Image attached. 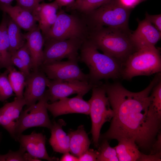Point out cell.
Here are the masks:
<instances>
[{"label": "cell", "mask_w": 161, "mask_h": 161, "mask_svg": "<svg viewBox=\"0 0 161 161\" xmlns=\"http://www.w3.org/2000/svg\"><path fill=\"white\" fill-rule=\"evenodd\" d=\"M94 85L76 80H49L47 86L48 89L47 90L49 100L52 103L75 94L83 96L92 89Z\"/></svg>", "instance_id": "obj_11"}, {"label": "cell", "mask_w": 161, "mask_h": 161, "mask_svg": "<svg viewBox=\"0 0 161 161\" xmlns=\"http://www.w3.org/2000/svg\"><path fill=\"white\" fill-rule=\"evenodd\" d=\"M48 101V96L46 90L43 96L37 103L21 111L16 122L15 140H16L25 130L30 128L42 127L51 129L52 123L49 118L46 106V103Z\"/></svg>", "instance_id": "obj_7"}, {"label": "cell", "mask_w": 161, "mask_h": 161, "mask_svg": "<svg viewBox=\"0 0 161 161\" xmlns=\"http://www.w3.org/2000/svg\"><path fill=\"white\" fill-rule=\"evenodd\" d=\"M44 0H16L17 5L30 12H32L36 6Z\"/></svg>", "instance_id": "obj_32"}, {"label": "cell", "mask_w": 161, "mask_h": 161, "mask_svg": "<svg viewBox=\"0 0 161 161\" xmlns=\"http://www.w3.org/2000/svg\"><path fill=\"white\" fill-rule=\"evenodd\" d=\"M159 79L156 75L145 88L136 92L129 91L119 82L104 83L114 114L109 129L101 138L131 139L142 151L151 153L160 133L161 117L151 106L150 94Z\"/></svg>", "instance_id": "obj_1"}, {"label": "cell", "mask_w": 161, "mask_h": 161, "mask_svg": "<svg viewBox=\"0 0 161 161\" xmlns=\"http://www.w3.org/2000/svg\"><path fill=\"white\" fill-rule=\"evenodd\" d=\"M62 119L54 121L51 129V136L49 143L53 150L57 152L64 153L69 151L70 137L63 131L62 127L66 125Z\"/></svg>", "instance_id": "obj_20"}, {"label": "cell", "mask_w": 161, "mask_h": 161, "mask_svg": "<svg viewBox=\"0 0 161 161\" xmlns=\"http://www.w3.org/2000/svg\"><path fill=\"white\" fill-rule=\"evenodd\" d=\"M8 77L13 92L18 98H23L24 89L25 86L26 77L21 71L13 66L8 69Z\"/></svg>", "instance_id": "obj_25"}, {"label": "cell", "mask_w": 161, "mask_h": 161, "mask_svg": "<svg viewBox=\"0 0 161 161\" xmlns=\"http://www.w3.org/2000/svg\"><path fill=\"white\" fill-rule=\"evenodd\" d=\"M145 19L150 22L160 32H161V14L151 15L146 13Z\"/></svg>", "instance_id": "obj_35"}, {"label": "cell", "mask_w": 161, "mask_h": 161, "mask_svg": "<svg viewBox=\"0 0 161 161\" xmlns=\"http://www.w3.org/2000/svg\"><path fill=\"white\" fill-rule=\"evenodd\" d=\"M117 1L124 7L131 10L140 3L138 0H117Z\"/></svg>", "instance_id": "obj_36"}, {"label": "cell", "mask_w": 161, "mask_h": 161, "mask_svg": "<svg viewBox=\"0 0 161 161\" xmlns=\"http://www.w3.org/2000/svg\"><path fill=\"white\" fill-rule=\"evenodd\" d=\"M92 89V96L88 101L92 124L91 133L94 144L97 147L101 127L105 122L111 120L114 113L110 107L103 83L100 82L94 85Z\"/></svg>", "instance_id": "obj_5"}, {"label": "cell", "mask_w": 161, "mask_h": 161, "mask_svg": "<svg viewBox=\"0 0 161 161\" xmlns=\"http://www.w3.org/2000/svg\"><path fill=\"white\" fill-rule=\"evenodd\" d=\"M78 60H68L42 64L40 67L50 80H76L89 82L88 74L84 73L78 64Z\"/></svg>", "instance_id": "obj_9"}, {"label": "cell", "mask_w": 161, "mask_h": 161, "mask_svg": "<svg viewBox=\"0 0 161 161\" xmlns=\"http://www.w3.org/2000/svg\"><path fill=\"white\" fill-rule=\"evenodd\" d=\"M138 1H139V2H140H140L143 1H145L146 0H138Z\"/></svg>", "instance_id": "obj_40"}, {"label": "cell", "mask_w": 161, "mask_h": 161, "mask_svg": "<svg viewBox=\"0 0 161 161\" xmlns=\"http://www.w3.org/2000/svg\"><path fill=\"white\" fill-rule=\"evenodd\" d=\"M68 134L70 137L69 151L78 158L89 149L90 141L82 125Z\"/></svg>", "instance_id": "obj_22"}, {"label": "cell", "mask_w": 161, "mask_h": 161, "mask_svg": "<svg viewBox=\"0 0 161 161\" xmlns=\"http://www.w3.org/2000/svg\"><path fill=\"white\" fill-rule=\"evenodd\" d=\"M132 32L108 27L97 28L90 41L103 53L118 60L123 64L137 50L130 38Z\"/></svg>", "instance_id": "obj_3"}, {"label": "cell", "mask_w": 161, "mask_h": 161, "mask_svg": "<svg viewBox=\"0 0 161 161\" xmlns=\"http://www.w3.org/2000/svg\"><path fill=\"white\" fill-rule=\"evenodd\" d=\"M82 27L78 20L74 16L60 12L48 32L43 36L44 40H58L78 38Z\"/></svg>", "instance_id": "obj_10"}, {"label": "cell", "mask_w": 161, "mask_h": 161, "mask_svg": "<svg viewBox=\"0 0 161 161\" xmlns=\"http://www.w3.org/2000/svg\"><path fill=\"white\" fill-rule=\"evenodd\" d=\"M98 151L99 154L97 161H119L115 148L110 146L106 140H104L99 148Z\"/></svg>", "instance_id": "obj_27"}, {"label": "cell", "mask_w": 161, "mask_h": 161, "mask_svg": "<svg viewBox=\"0 0 161 161\" xmlns=\"http://www.w3.org/2000/svg\"><path fill=\"white\" fill-rule=\"evenodd\" d=\"M59 7L55 0L49 3H40L32 12V13L38 22V26L43 36L48 32L55 21Z\"/></svg>", "instance_id": "obj_18"}, {"label": "cell", "mask_w": 161, "mask_h": 161, "mask_svg": "<svg viewBox=\"0 0 161 161\" xmlns=\"http://www.w3.org/2000/svg\"><path fill=\"white\" fill-rule=\"evenodd\" d=\"M49 80L43 72L39 70L30 73L26 78L23 97L27 108L35 104L43 96Z\"/></svg>", "instance_id": "obj_13"}, {"label": "cell", "mask_w": 161, "mask_h": 161, "mask_svg": "<svg viewBox=\"0 0 161 161\" xmlns=\"http://www.w3.org/2000/svg\"><path fill=\"white\" fill-rule=\"evenodd\" d=\"M7 69L0 74V101L4 102L15 95L9 80Z\"/></svg>", "instance_id": "obj_28"}, {"label": "cell", "mask_w": 161, "mask_h": 161, "mask_svg": "<svg viewBox=\"0 0 161 161\" xmlns=\"http://www.w3.org/2000/svg\"><path fill=\"white\" fill-rule=\"evenodd\" d=\"M58 3L59 7L70 5L72 4L75 0H55Z\"/></svg>", "instance_id": "obj_38"}, {"label": "cell", "mask_w": 161, "mask_h": 161, "mask_svg": "<svg viewBox=\"0 0 161 161\" xmlns=\"http://www.w3.org/2000/svg\"><path fill=\"white\" fill-rule=\"evenodd\" d=\"M151 106L155 112L161 117V79L155 85L151 91Z\"/></svg>", "instance_id": "obj_30"}, {"label": "cell", "mask_w": 161, "mask_h": 161, "mask_svg": "<svg viewBox=\"0 0 161 161\" xmlns=\"http://www.w3.org/2000/svg\"><path fill=\"white\" fill-rule=\"evenodd\" d=\"M80 95L74 97L61 98L58 101L46 103L47 109L53 117L70 113H81L89 114L90 105L89 101L85 100Z\"/></svg>", "instance_id": "obj_12"}, {"label": "cell", "mask_w": 161, "mask_h": 161, "mask_svg": "<svg viewBox=\"0 0 161 161\" xmlns=\"http://www.w3.org/2000/svg\"><path fill=\"white\" fill-rule=\"evenodd\" d=\"M82 44L79 38L45 40L42 64L61 61L65 58L78 60V51Z\"/></svg>", "instance_id": "obj_8"}, {"label": "cell", "mask_w": 161, "mask_h": 161, "mask_svg": "<svg viewBox=\"0 0 161 161\" xmlns=\"http://www.w3.org/2000/svg\"></svg>", "instance_id": "obj_41"}, {"label": "cell", "mask_w": 161, "mask_h": 161, "mask_svg": "<svg viewBox=\"0 0 161 161\" xmlns=\"http://www.w3.org/2000/svg\"><path fill=\"white\" fill-rule=\"evenodd\" d=\"M80 59L88 67L89 82L93 85L102 79H116L120 78L123 64L118 60L99 52L90 41L82 44Z\"/></svg>", "instance_id": "obj_2"}, {"label": "cell", "mask_w": 161, "mask_h": 161, "mask_svg": "<svg viewBox=\"0 0 161 161\" xmlns=\"http://www.w3.org/2000/svg\"><path fill=\"white\" fill-rule=\"evenodd\" d=\"M131 10L123 6L117 0H110L91 13L96 28L106 26L130 31L128 23Z\"/></svg>", "instance_id": "obj_6"}, {"label": "cell", "mask_w": 161, "mask_h": 161, "mask_svg": "<svg viewBox=\"0 0 161 161\" xmlns=\"http://www.w3.org/2000/svg\"><path fill=\"white\" fill-rule=\"evenodd\" d=\"M7 16L6 13L4 12L0 24V69H8L13 66L7 32Z\"/></svg>", "instance_id": "obj_21"}, {"label": "cell", "mask_w": 161, "mask_h": 161, "mask_svg": "<svg viewBox=\"0 0 161 161\" xmlns=\"http://www.w3.org/2000/svg\"><path fill=\"white\" fill-rule=\"evenodd\" d=\"M14 0H0V3L10 4V3Z\"/></svg>", "instance_id": "obj_39"}, {"label": "cell", "mask_w": 161, "mask_h": 161, "mask_svg": "<svg viewBox=\"0 0 161 161\" xmlns=\"http://www.w3.org/2000/svg\"><path fill=\"white\" fill-rule=\"evenodd\" d=\"M0 10L9 16L20 27L29 31L38 26L32 13L18 6L0 3Z\"/></svg>", "instance_id": "obj_19"}, {"label": "cell", "mask_w": 161, "mask_h": 161, "mask_svg": "<svg viewBox=\"0 0 161 161\" xmlns=\"http://www.w3.org/2000/svg\"><path fill=\"white\" fill-rule=\"evenodd\" d=\"M15 53L23 62L27 69L30 72L32 67V61L30 53L26 42Z\"/></svg>", "instance_id": "obj_31"}, {"label": "cell", "mask_w": 161, "mask_h": 161, "mask_svg": "<svg viewBox=\"0 0 161 161\" xmlns=\"http://www.w3.org/2000/svg\"><path fill=\"white\" fill-rule=\"evenodd\" d=\"M98 154V151L92 149H89L78 157V161H97Z\"/></svg>", "instance_id": "obj_33"}, {"label": "cell", "mask_w": 161, "mask_h": 161, "mask_svg": "<svg viewBox=\"0 0 161 161\" xmlns=\"http://www.w3.org/2000/svg\"><path fill=\"white\" fill-rule=\"evenodd\" d=\"M118 144L114 147L120 161H140L142 153L133 140L123 138L118 141Z\"/></svg>", "instance_id": "obj_23"}, {"label": "cell", "mask_w": 161, "mask_h": 161, "mask_svg": "<svg viewBox=\"0 0 161 161\" xmlns=\"http://www.w3.org/2000/svg\"><path fill=\"white\" fill-rule=\"evenodd\" d=\"M26 105L23 98L16 97L13 101L6 103L0 108V124L14 138L15 137L16 122L23 107Z\"/></svg>", "instance_id": "obj_16"}, {"label": "cell", "mask_w": 161, "mask_h": 161, "mask_svg": "<svg viewBox=\"0 0 161 161\" xmlns=\"http://www.w3.org/2000/svg\"><path fill=\"white\" fill-rule=\"evenodd\" d=\"M110 0H75L70 5L73 9L85 13H91Z\"/></svg>", "instance_id": "obj_26"}, {"label": "cell", "mask_w": 161, "mask_h": 161, "mask_svg": "<svg viewBox=\"0 0 161 161\" xmlns=\"http://www.w3.org/2000/svg\"><path fill=\"white\" fill-rule=\"evenodd\" d=\"M161 58L160 52L155 47L137 50L123 64L121 77L131 80L135 76H148L160 72Z\"/></svg>", "instance_id": "obj_4"}, {"label": "cell", "mask_w": 161, "mask_h": 161, "mask_svg": "<svg viewBox=\"0 0 161 161\" xmlns=\"http://www.w3.org/2000/svg\"><path fill=\"white\" fill-rule=\"evenodd\" d=\"M137 27L130 35L135 47L138 49L143 48L155 47L160 39L161 32L148 20H137Z\"/></svg>", "instance_id": "obj_14"}, {"label": "cell", "mask_w": 161, "mask_h": 161, "mask_svg": "<svg viewBox=\"0 0 161 161\" xmlns=\"http://www.w3.org/2000/svg\"><path fill=\"white\" fill-rule=\"evenodd\" d=\"M7 32L12 55L26 42L20 27L9 16H7Z\"/></svg>", "instance_id": "obj_24"}, {"label": "cell", "mask_w": 161, "mask_h": 161, "mask_svg": "<svg viewBox=\"0 0 161 161\" xmlns=\"http://www.w3.org/2000/svg\"><path fill=\"white\" fill-rule=\"evenodd\" d=\"M11 61L13 65L17 67L24 74L26 78L29 75L30 72L27 69L23 62L15 53L12 55Z\"/></svg>", "instance_id": "obj_34"}, {"label": "cell", "mask_w": 161, "mask_h": 161, "mask_svg": "<svg viewBox=\"0 0 161 161\" xmlns=\"http://www.w3.org/2000/svg\"><path fill=\"white\" fill-rule=\"evenodd\" d=\"M26 151L20 147L19 150L16 151L10 150L4 155H0V161H40L38 159L33 158Z\"/></svg>", "instance_id": "obj_29"}, {"label": "cell", "mask_w": 161, "mask_h": 161, "mask_svg": "<svg viewBox=\"0 0 161 161\" xmlns=\"http://www.w3.org/2000/svg\"><path fill=\"white\" fill-rule=\"evenodd\" d=\"M60 161H78V157L70 154L69 152L64 153L63 155L61 158Z\"/></svg>", "instance_id": "obj_37"}, {"label": "cell", "mask_w": 161, "mask_h": 161, "mask_svg": "<svg viewBox=\"0 0 161 161\" xmlns=\"http://www.w3.org/2000/svg\"><path fill=\"white\" fill-rule=\"evenodd\" d=\"M24 35L31 57L32 69L33 71L38 70L43 61V35L38 26Z\"/></svg>", "instance_id": "obj_17"}, {"label": "cell", "mask_w": 161, "mask_h": 161, "mask_svg": "<svg viewBox=\"0 0 161 161\" xmlns=\"http://www.w3.org/2000/svg\"><path fill=\"white\" fill-rule=\"evenodd\" d=\"M20 144V147L23 148L32 157L49 161L58 160L55 157L49 156L46 146V137L41 133L33 132L29 135L20 134L17 140Z\"/></svg>", "instance_id": "obj_15"}]
</instances>
